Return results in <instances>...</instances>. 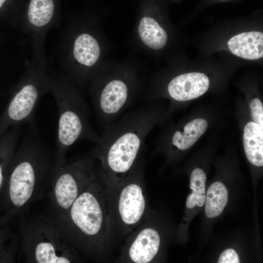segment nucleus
Masks as SVG:
<instances>
[{"label":"nucleus","mask_w":263,"mask_h":263,"mask_svg":"<svg viewBox=\"0 0 263 263\" xmlns=\"http://www.w3.org/2000/svg\"><path fill=\"white\" fill-rule=\"evenodd\" d=\"M22 124L11 127L0 136V192L8 167L19 144Z\"/></svg>","instance_id":"obj_13"},{"label":"nucleus","mask_w":263,"mask_h":263,"mask_svg":"<svg viewBox=\"0 0 263 263\" xmlns=\"http://www.w3.org/2000/svg\"><path fill=\"white\" fill-rule=\"evenodd\" d=\"M244 146L246 156L254 165H263V128L253 122L245 126L244 133Z\"/></svg>","instance_id":"obj_12"},{"label":"nucleus","mask_w":263,"mask_h":263,"mask_svg":"<svg viewBox=\"0 0 263 263\" xmlns=\"http://www.w3.org/2000/svg\"><path fill=\"white\" fill-rule=\"evenodd\" d=\"M206 180V175L202 169L196 168L192 171L189 188L193 192L188 196L186 202L188 208H193L196 205L201 207L205 204Z\"/></svg>","instance_id":"obj_19"},{"label":"nucleus","mask_w":263,"mask_h":263,"mask_svg":"<svg viewBox=\"0 0 263 263\" xmlns=\"http://www.w3.org/2000/svg\"><path fill=\"white\" fill-rule=\"evenodd\" d=\"M95 159L91 151L54 169L47 194L50 200V216L65 212L87 186L99 177L94 168Z\"/></svg>","instance_id":"obj_7"},{"label":"nucleus","mask_w":263,"mask_h":263,"mask_svg":"<svg viewBox=\"0 0 263 263\" xmlns=\"http://www.w3.org/2000/svg\"><path fill=\"white\" fill-rule=\"evenodd\" d=\"M155 121L151 105L143 104L104 128L92 151L100 162L99 176L107 189L122 181L136 164Z\"/></svg>","instance_id":"obj_2"},{"label":"nucleus","mask_w":263,"mask_h":263,"mask_svg":"<svg viewBox=\"0 0 263 263\" xmlns=\"http://www.w3.org/2000/svg\"><path fill=\"white\" fill-rule=\"evenodd\" d=\"M100 53L99 44L91 35L82 34L75 40L73 55L79 64L87 67L93 66L98 59Z\"/></svg>","instance_id":"obj_14"},{"label":"nucleus","mask_w":263,"mask_h":263,"mask_svg":"<svg viewBox=\"0 0 263 263\" xmlns=\"http://www.w3.org/2000/svg\"><path fill=\"white\" fill-rule=\"evenodd\" d=\"M19 254L29 263H82L79 254L60 236L48 216L21 218Z\"/></svg>","instance_id":"obj_6"},{"label":"nucleus","mask_w":263,"mask_h":263,"mask_svg":"<svg viewBox=\"0 0 263 263\" xmlns=\"http://www.w3.org/2000/svg\"><path fill=\"white\" fill-rule=\"evenodd\" d=\"M209 86V80L204 74L189 73L174 77L168 85V92L172 99L185 101L204 94Z\"/></svg>","instance_id":"obj_10"},{"label":"nucleus","mask_w":263,"mask_h":263,"mask_svg":"<svg viewBox=\"0 0 263 263\" xmlns=\"http://www.w3.org/2000/svg\"><path fill=\"white\" fill-rule=\"evenodd\" d=\"M7 238L6 234L0 233V261L3 258H7L6 257L10 255V253H8V251L3 244V242Z\"/></svg>","instance_id":"obj_22"},{"label":"nucleus","mask_w":263,"mask_h":263,"mask_svg":"<svg viewBox=\"0 0 263 263\" xmlns=\"http://www.w3.org/2000/svg\"><path fill=\"white\" fill-rule=\"evenodd\" d=\"M228 198V191L221 182H216L208 188L205 200V213L208 218L220 215L226 206Z\"/></svg>","instance_id":"obj_17"},{"label":"nucleus","mask_w":263,"mask_h":263,"mask_svg":"<svg viewBox=\"0 0 263 263\" xmlns=\"http://www.w3.org/2000/svg\"><path fill=\"white\" fill-rule=\"evenodd\" d=\"M49 91L58 110L56 168L67 162L66 153L76 141L87 140L96 143L100 136L92 126L88 104L69 83L61 78L51 79Z\"/></svg>","instance_id":"obj_5"},{"label":"nucleus","mask_w":263,"mask_h":263,"mask_svg":"<svg viewBox=\"0 0 263 263\" xmlns=\"http://www.w3.org/2000/svg\"><path fill=\"white\" fill-rule=\"evenodd\" d=\"M144 153L122 181L107 189L112 244L124 241L147 218Z\"/></svg>","instance_id":"obj_4"},{"label":"nucleus","mask_w":263,"mask_h":263,"mask_svg":"<svg viewBox=\"0 0 263 263\" xmlns=\"http://www.w3.org/2000/svg\"><path fill=\"white\" fill-rule=\"evenodd\" d=\"M54 11V0H31L27 10L28 20L35 27H43L52 19Z\"/></svg>","instance_id":"obj_18"},{"label":"nucleus","mask_w":263,"mask_h":263,"mask_svg":"<svg viewBox=\"0 0 263 263\" xmlns=\"http://www.w3.org/2000/svg\"><path fill=\"white\" fill-rule=\"evenodd\" d=\"M29 123L15 151L3 185L10 212L15 214L47 195L55 169V153L41 139L33 119Z\"/></svg>","instance_id":"obj_3"},{"label":"nucleus","mask_w":263,"mask_h":263,"mask_svg":"<svg viewBox=\"0 0 263 263\" xmlns=\"http://www.w3.org/2000/svg\"><path fill=\"white\" fill-rule=\"evenodd\" d=\"M138 31L141 40L150 48L160 49L166 44L167 33L157 21L151 18L143 17L140 21Z\"/></svg>","instance_id":"obj_15"},{"label":"nucleus","mask_w":263,"mask_h":263,"mask_svg":"<svg viewBox=\"0 0 263 263\" xmlns=\"http://www.w3.org/2000/svg\"><path fill=\"white\" fill-rule=\"evenodd\" d=\"M250 108L254 122L263 128V106L261 101L258 98L253 99Z\"/></svg>","instance_id":"obj_20"},{"label":"nucleus","mask_w":263,"mask_h":263,"mask_svg":"<svg viewBox=\"0 0 263 263\" xmlns=\"http://www.w3.org/2000/svg\"><path fill=\"white\" fill-rule=\"evenodd\" d=\"M230 51L235 56L248 60L263 56V34L251 31L239 34L228 41Z\"/></svg>","instance_id":"obj_11"},{"label":"nucleus","mask_w":263,"mask_h":263,"mask_svg":"<svg viewBox=\"0 0 263 263\" xmlns=\"http://www.w3.org/2000/svg\"><path fill=\"white\" fill-rule=\"evenodd\" d=\"M119 263H149L159 252L161 238L155 229L147 224L146 219L124 240Z\"/></svg>","instance_id":"obj_9"},{"label":"nucleus","mask_w":263,"mask_h":263,"mask_svg":"<svg viewBox=\"0 0 263 263\" xmlns=\"http://www.w3.org/2000/svg\"><path fill=\"white\" fill-rule=\"evenodd\" d=\"M48 217L83 259L98 263L113 260L107 189L99 176L65 212Z\"/></svg>","instance_id":"obj_1"},{"label":"nucleus","mask_w":263,"mask_h":263,"mask_svg":"<svg viewBox=\"0 0 263 263\" xmlns=\"http://www.w3.org/2000/svg\"><path fill=\"white\" fill-rule=\"evenodd\" d=\"M219 263H239V257L235 250L229 248L224 250L220 255Z\"/></svg>","instance_id":"obj_21"},{"label":"nucleus","mask_w":263,"mask_h":263,"mask_svg":"<svg viewBox=\"0 0 263 263\" xmlns=\"http://www.w3.org/2000/svg\"><path fill=\"white\" fill-rule=\"evenodd\" d=\"M10 0H0V12H1L9 3Z\"/></svg>","instance_id":"obj_23"},{"label":"nucleus","mask_w":263,"mask_h":263,"mask_svg":"<svg viewBox=\"0 0 263 263\" xmlns=\"http://www.w3.org/2000/svg\"><path fill=\"white\" fill-rule=\"evenodd\" d=\"M207 127L204 119H196L188 123L184 132L175 131L171 138V144L180 150H185L193 145L205 132Z\"/></svg>","instance_id":"obj_16"},{"label":"nucleus","mask_w":263,"mask_h":263,"mask_svg":"<svg viewBox=\"0 0 263 263\" xmlns=\"http://www.w3.org/2000/svg\"><path fill=\"white\" fill-rule=\"evenodd\" d=\"M50 82L42 71H31L23 76L0 115V136L11 127L33 119L38 102L49 91Z\"/></svg>","instance_id":"obj_8"}]
</instances>
